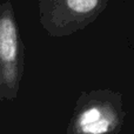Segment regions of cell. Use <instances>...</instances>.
Listing matches in <instances>:
<instances>
[{"label":"cell","instance_id":"obj_1","mask_svg":"<svg viewBox=\"0 0 134 134\" xmlns=\"http://www.w3.org/2000/svg\"><path fill=\"white\" fill-rule=\"evenodd\" d=\"M126 115L120 92L107 88L82 91L74 105L66 134H119Z\"/></svg>","mask_w":134,"mask_h":134},{"label":"cell","instance_id":"obj_3","mask_svg":"<svg viewBox=\"0 0 134 134\" xmlns=\"http://www.w3.org/2000/svg\"><path fill=\"white\" fill-rule=\"evenodd\" d=\"M39 18L51 38H66L85 30L108 6L107 0H40Z\"/></svg>","mask_w":134,"mask_h":134},{"label":"cell","instance_id":"obj_2","mask_svg":"<svg viewBox=\"0 0 134 134\" xmlns=\"http://www.w3.org/2000/svg\"><path fill=\"white\" fill-rule=\"evenodd\" d=\"M25 71V46L13 6L0 2V100L18 97Z\"/></svg>","mask_w":134,"mask_h":134}]
</instances>
